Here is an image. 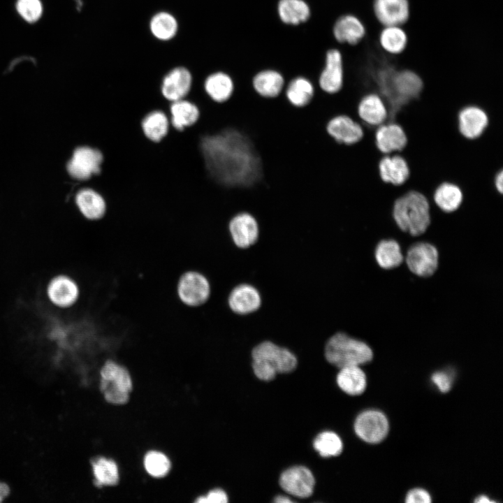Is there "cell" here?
I'll return each mask as SVG.
<instances>
[{
	"label": "cell",
	"instance_id": "1",
	"mask_svg": "<svg viewBox=\"0 0 503 503\" xmlns=\"http://www.w3.org/2000/svg\"><path fill=\"white\" fill-rule=\"evenodd\" d=\"M199 148L209 177L227 187H246L261 176V161L251 139L227 127L200 136Z\"/></svg>",
	"mask_w": 503,
	"mask_h": 503
},
{
	"label": "cell",
	"instance_id": "2",
	"mask_svg": "<svg viewBox=\"0 0 503 503\" xmlns=\"http://www.w3.org/2000/svg\"><path fill=\"white\" fill-rule=\"evenodd\" d=\"M430 203L423 194L409 191L395 201L392 215L402 232L418 237L425 234L430 224Z\"/></svg>",
	"mask_w": 503,
	"mask_h": 503
},
{
	"label": "cell",
	"instance_id": "3",
	"mask_svg": "<svg viewBox=\"0 0 503 503\" xmlns=\"http://www.w3.org/2000/svg\"><path fill=\"white\" fill-rule=\"evenodd\" d=\"M252 356L254 372L263 381L272 380L277 373L290 372L297 365V358L292 352L270 341L255 347Z\"/></svg>",
	"mask_w": 503,
	"mask_h": 503
},
{
	"label": "cell",
	"instance_id": "4",
	"mask_svg": "<svg viewBox=\"0 0 503 503\" xmlns=\"http://www.w3.org/2000/svg\"><path fill=\"white\" fill-rule=\"evenodd\" d=\"M325 356L328 363L340 369L370 362L373 358V352L363 341L339 332L327 342Z\"/></svg>",
	"mask_w": 503,
	"mask_h": 503
},
{
	"label": "cell",
	"instance_id": "5",
	"mask_svg": "<svg viewBox=\"0 0 503 503\" xmlns=\"http://www.w3.org/2000/svg\"><path fill=\"white\" fill-rule=\"evenodd\" d=\"M212 293V286L209 277L199 270H186L176 282V297L187 307L197 308L205 305Z\"/></svg>",
	"mask_w": 503,
	"mask_h": 503
},
{
	"label": "cell",
	"instance_id": "6",
	"mask_svg": "<svg viewBox=\"0 0 503 503\" xmlns=\"http://www.w3.org/2000/svg\"><path fill=\"white\" fill-rule=\"evenodd\" d=\"M101 389L105 400L110 403H126L132 388L128 370L114 360L105 361L101 370Z\"/></svg>",
	"mask_w": 503,
	"mask_h": 503
},
{
	"label": "cell",
	"instance_id": "7",
	"mask_svg": "<svg viewBox=\"0 0 503 503\" xmlns=\"http://www.w3.org/2000/svg\"><path fill=\"white\" fill-rule=\"evenodd\" d=\"M45 292L49 302L63 310L76 307L82 298V287L79 281L66 273L52 277L47 282Z\"/></svg>",
	"mask_w": 503,
	"mask_h": 503
},
{
	"label": "cell",
	"instance_id": "8",
	"mask_svg": "<svg viewBox=\"0 0 503 503\" xmlns=\"http://www.w3.org/2000/svg\"><path fill=\"white\" fill-rule=\"evenodd\" d=\"M103 155L100 150L87 145L77 146L66 164L68 175L78 182H86L101 170Z\"/></svg>",
	"mask_w": 503,
	"mask_h": 503
},
{
	"label": "cell",
	"instance_id": "9",
	"mask_svg": "<svg viewBox=\"0 0 503 503\" xmlns=\"http://www.w3.org/2000/svg\"><path fill=\"white\" fill-rule=\"evenodd\" d=\"M404 261L412 274L419 277H429L438 268L439 252L430 242H418L408 248Z\"/></svg>",
	"mask_w": 503,
	"mask_h": 503
},
{
	"label": "cell",
	"instance_id": "10",
	"mask_svg": "<svg viewBox=\"0 0 503 503\" xmlns=\"http://www.w3.org/2000/svg\"><path fill=\"white\" fill-rule=\"evenodd\" d=\"M228 233L235 245L245 249L254 245L258 238L260 227L256 217L242 211L234 214L228 223Z\"/></svg>",
	"mask_w": 503,
	"mask_h": 503
},
{
	"label": "cell",
	"instance_id": "11",
	"mask_svg": "<svg viewBox=\"0 0 503 503\" xmlns=\"http://www.w3.org/2000/svg\"><path fill=\"white\" fill-rule=\"evenodd\" d=\"M354 430L361 439L375 444L381 442L387 435L388 422L383 413L367 410L357 416Z\"/></svg>",
	"mask_w": 503,
	"mask_h": 503
},
{
	"label": "cell",
	"instance_id": "12",
	"mask_svg": "<svg viewBox=\"0 0 503 503\" xmlns=\"http://www.w3.org/2000/svg\"><path fill=\"white\" fill-rule=\"evenodd\" d=\"M344 75L341 52L337 49L329 50L326 55L324 67L319 73L318 87L325 93L336 94L342 88Z\"/></svg>",
	"mask_w": 503,
	"mask_h": 503
},
{
	"label": "cell",
	"instance_id": "13",
	"mask_svg": "<svg viewBox=\"0 0 503 503\" xmlns=\"http://www.w3.org/2000/svg\"><path fill=\"white\" fill-rule=\"evenodd\" d=\"M192 83V73L184 66H176L163 75L161 93L169 102L183 99L189 94Z\"/></svg>",
	"mask_w": 503,
	"mask_h": 503
},
{
	"label": "cell",
	"instance_id": "14",
	"mask_svg": "<svg viewBox=\"0 0 503 503\" xmlns=\"http://www.w3.org/2000/svg\"><path fill=\"white\" fill-rule=\"evenodd\" d=\"M314 477L311 471L304 466H294L285 470L280 476L279 484L290 495L300 498L312 495L314 486Z\"/></svg>",
	"mask_w": 503,
	"mask_h": 503
},
{
	"label": "cell",
	"instance_id": "15",
	"mask_svg": "<svg viewBox=\"0 0 503 503\" xmlns=\"http://www.w3.org/2000/svg\"><path fill=\"white\" fill-rule=\"evenodd\" d=\"M372 8L376 19L384 27L402 26L410 17L409 0H374Z\"/></svg>",
	"mask_w": 503,
	"mask_h": 503
},
{
	"label": "cell",
	"instance_id": "16",
	"mask_svg": "<svg viewBox=\"0 0 503 503\" xmlns=\"http://www.w3.org/2000/svg\"><path fill=\"white\" fill-rule=\"evenodd\" d=\"M326 129L336 142L347 145L358 143L363 136L362 124L346 115H337L330 118Z\"/></svg>",
	"mask_w": 503,
	"mask_h": 503
},
{
	"label": "cell",
	"instance_id": "17",
	"mask_svg": "<svg viewBox=\"0 0 503 503\" xmlns=\"http://www.w3.org/2000/svg\"><path fill=\"white\" fill-rule=\"evenodd\" d=\"M75 204L79 214L85 219L96 221L105 214L107 204L103 196L91 187H82L75 196Z\"/></svg>",
	"mask_w": 503,
	"mask_h": 503
},
{
	"label": "cell",
	"instance_id": "18",
	"mask_svg": "<svg viewBox=\"0 0 503 503\" xmlns=\"http://www.w3.org/2000/svg\"><path fill=\"white\" fill-rule=\"evenodd\" d=\"M375 143L384 155L399 153L407 144V136L398 124L385 122L376 129Z\"/></svg>",
	"mask_w": 503,
	"mask_h": 503
},
{
	"label": "cell",
	"instance_id": "19",
	"mask_svg": "<svg viewBox=\"0 0 503 503\" xmlns=\"http://www.w3.org/2000/svg\"><path fill=\"white\" fill-rule=\"evenodd\" d=\"M488 124L486 112L480 107L469 105L462 108L458 115L460 134L467 139L479 138Z\"/></svg>",
	"mask_w": 503,
	"mask_h": 503
},
{
	"label": "cell",
	"instance_id": "20",
	"mask_svg": "<svg viewBox=\"0 0 503 503\" xmlns=\"http://www.w3.org/2000/svg\"><path fill=\"white\" fill-rule=\"evenodd\" d=\"M227 303L230 309L238 314H246L256 311L261 306V296L253 286L242 284L230 291Z\"/></svg>",
	"mask_w": 503,
	"mask_h": 503
},
{
	"label": "cell",
	"instance_id": "21",
	"mask_svg": "<svg viewBox=\"0 0 503 503\" xmlns=\"http://www.w3.org/2000/svg\"><path fill=\"white\" fill-rule=\"evenodd\" d=\"M285 85L284 75L275 69L261 70L252 78V86L255 92L265 99H274L279 96Z\"/></svg>",
	"mask_w": 503,
	"mask_h": 503
},
{
	"label": "cell",
	"instance_id": "22",
	"mask_svg": "<svg viewBox=\"0 0 503 503\" xmlns=\"http://www.w3.org/2000/svg\"><path fill=\"white\" fill-rule=\"evenodd\" d=\"M358 115L360 123L378 126L385 123L388 118L386 106L381 97L377 93L364 95L358 104Z\"/></svg>",
	"mask_w": 503,
	"mask_h": 503
},
{
	"label": "cell",
	"instance_id": "23",
	"mask_svg": "<svg viewBox=\"0 0 503 503\" xmlns=\"http://www.w3.org/2000/svg\"><path fill=\"white\" fill-rule=\"evenodd\" d=\"M333 34L339 43L353 45L363 39L366 30L364 24L358 17L346 14L337 20L333 26Z\"/></svg>",
	"mask_w": 503,
	"mask_h": 503
},
{
	"label": "cell",
	"instance_id": "24",
	"mask_svg": "<svg viewBox=\"0 0 503 503\" xmlns=\"http://www.w3.org/2000/svg\"><path fill=\"white\" fill-rule=\"evenodd\" d=\"M203 89L211 100L219 103H224L231 97L234 92V80L226 72H212L204 79Z\"/></svg>",
	"mask_w": 503,
	"mask_h": 503
},
{
	"label": "cell",
	"instance_id": "25",
	"mask_svg": "<svg viewBox=\"0 0 503 503\" xmlns=\"http://www.w3.org/2000/svg\"><path fill=\"white\" fill-rule=\"evenodd\" d=\"M379 172L383 182L401 185L409 175L406 160L399 154H386L379 162Z\"/></svg>",
	"mask_w": 503,
	"mask_h": 503
},
{
	"label": "cell",
	"instance_id": "26",
	"mask_svg": "<svg viewBox=\"0 0 503 503\" xmlns=\"http://www.w3.org/2000/svg\"><path fill=\"white\" fill-rule=\"evenodd\" d=\"M283 93L291 105L302 108L312 101L314 94V85L308 78L296 75L286 82Z\"/></svg>",
	"mask_w": 503,
	"mask_h": 503
},
{
	"label": "cell",
	"instance_id": "27",
	"mask_svg": "<svg viewBox=\"0 0 503 503\" xmlns=\"http://www.w3.org/2000/svg\"><path fill=\"white\" fill-rule=\"evenodd\" d=\"M169 113L170 126L177 131L194 125L200 115L197 105L186 99L170 102Z\"/></svg>",
	"mask_w": 503,
	"mask_h": 503
},
{
	"label": "cell",
	"instance_id": "28",
	"mask_svg": "<svg viewBox=\"0 0 503 503\" xmlns=\"http://www.w3.org/2000/svg\"><path fill=\"white\" fill-rule=\"evenodd\" d=\"M404 257L400 244L391 238L381 240L374 249L375 261L384 270L399 267Z\"/></svg>",
	"mask_w": 503,
	"mask_h": 503
},
{
	"label": "cell",
	"instance_id": "29",
	"mask_svg": "<svg viewBox=\"0 0 503 503\" xmlns=\"http://www.w3.org/2000/svg\"><path fill=\"white\" fill-rule=\"evenodd\" d=\"M140 126L143 134L148 140L154 143H159L168 133L170 120L164 112L154 110L143 117Z\"/></svg>",
	"mask_w": 503,
	"mask_h": 503
},
{
	"label": "cell",
	"instance_id": "30",
	"mask_svg": "<svg viewBox=\"0 0 503 503\" xmlns=\"http://www.w3.org/2000/svg\"><path fill=\"white\" fill-rule=\"evenodd\" d=\"M379 43L386 53L398 55L402 53L408 45V36L400 25L384 26L379 35Z\"/></svg>",
	"mask_w": 503,
	"mask_h": 503
},
{
	"label": "cell",
	"instance_id": "31",
	"mask_svg": "<svg viewBox=\"0 0 503 503\" xmlns=\"http://www.w3.org/2000/svg\"><path fill=\"white\" fill-rule=\"evenodd\" d=\"M337 383L346 393L358 395L365 389L366 377L359 366H347L340 368L337 376Z\"/></svg>",
	"mask_w": 503,
	"mask_h": 503
},
{
	"label": "cell",
	"instance_id": "32",
	"mask_svg": "<svg viewBox=\"0 0 503 503\" xmlns=\"http://www.w3.org/2000/svg\"><path fill=\"white\" fill-rule=\"evenodd\" d=\"M463 196L460 188L455 184L444 182L440 184L433 194V201L444 212L451 213L458 209Z\"/></svg>",
	"mask_w": 503,
	"mask_h": 503
},
{
	"label": "cell",
	"instance_id": "33",
	"mask_svg": "<svg viewBox=\"0 0 503 503\" xmlns=\"http://www.w3.org/2000/svg\"><path fill=\"white\" fill-rule=\"evenodd\" d=\"M277 13L284 23L298 25L309 19L310 8L304 0H279Z\"/></svg>",
	"mask_w": 503,
	"mask_h": 503
},
{
	"label": "cell",
	"instance_id": "34",
	"mask_svg": "<svg viewBox=\"0 0 503 503\" xmlns=\"http://www.w3.org/2000/svg\"><path fill=\"white\" fill-rule=\"evenodd\" d=\"M150 29L156 38L161 41H168L176 35L178 24L173 15L168 12L161 11L152 17Z\"/></svg>",
	"mask_w": 503,
	"mask_h": 503
},
{
	"label": "cell",
	"instance_id": "35",
	"mask_svg": "<svg viewBox=\"0 0 503 503\" xmlns=\"http://www.w3.org/2000/svg\"><path fill=\"white\" fill-rule=\"evenodd\" d=\"M96 486H113L119 479L118 469L115 462L101 458L92 463Z\"/></svg>",
	"mask_w": 503,
	"mask_h": 503
},
{
	"label": "cell",
	"instance_id": "36",
	"mask_svg": "<svg viewBox=\"0 0 503 503\" xmlns=\"http://www.w3.org/2000/svg\"><path fill=\"white\" fill-rule=\"evenodd\" d=\"M314 447L322 457L336 456L342 451V442L333 432L326 431L319 434L314 440Z\"/></svg>",
	"mask_w": 503,
	"mask_h": 503
},
{
	"label": "cell",
	"instance_id": "37",
	"mask_svg": "<svg viewBox=\"0 0 503 503\" xmlns=\"http://www.w3.org/2000/svg\"><path fill=\"white\" fill-rule=\"evenodd\" d=\"M144 465L146 471L151 476L162 477L168 474L170 467V462L164 454L156 451H151L145 455Z\"/></svg>",
	"mask_w": 503,
	"mask_h": 503
},
{
	"label": "cell",
	"instance_id": "38",
	"mask_svg": "<svg viewBox=\"0 0 503 503\" xmlns=\"http://www.w3.org/2000/svg\"><path fill=\"white\" fill-rule=\"evenodd\" d=\"M16 9L20 15L30 23L38 21L43 13L40 0H17Z\"/></svg>",
	"mask_w": 503,
	"mask_h": 503
},
{
	"label": "cell",
	"instance_id": "39",
	"mask_svg": "<svg viewBox=\"0 0 503 503\" xmlns=\"http://www.w3.org/2000/svg\"><path fill=\"white\" fill-rule=\"evenodd\" d=\"M432 382L443 393L448 392L452 386V378L446 372H437L431 377Z\"/></svg>",
	"mask_w": 503,
	"mask_h": 503
},
{
	"label": "cell",
	"instance_id": "40",
	"mask_svg": "<svg viewBox=\"0 0 503 503\" xmlns=\"http://www.w3.org/2000/svg\"><path fill=\"white\" fill-rule=\"evenodd\" d=\"M405 501L407 503H429L431 502V497L426 490L414 488L407 493Z\"/></svg>",
	"mask_w": 503,
	"mask_h": 503
},
{
	"label": "cell",
	"instance_id": "41",
	"mask_svg": "<svg viewBox=\"0 0 503 503\" xmlns=\"http://www.w3.org/2000/svg\"><path fill=\"white\" fill-rule=\"evenodd\" d=\"M198 503H226L228 497L224 491L216 489L210 491L206 496L200 497L196 501Z\"/></svg>",
	"mask_w": 503,
	"mask_h": 503
},
{
	"label": "cell",
	"instance_id": "42",
	"mask_svg": "<svg viewBox=\"0 0 503 503\" xmlns=\"http://www.w3.org/2000/svg\"><path fill=\"white\" fill-rule=\"evenodd\" d=\"M494 183L498 192L503 194V170L496 174Z\"/></svg>",
	"mask_w": 503,
	"mask_h": 503
},
{
	"label": "cell",
	"instance_id": "43",
	"mask_svg": "<svg viewBox=\"0 0 503 503\" xmlns=\"http://www.w3.org/2000/svg\"><path fill=\"white\" fill-rule=\"evenodd\" d=\"M8 486L3 483H0V502L8 495Z\"/></svg>",
	"mask_w": 503,
	"mask_h": 503
},
{
	"label": "cell",
	"instance_id": "44",
	"mask_svg": "<svg viewBox=\"0 0 503 503\" xmlns=\"http://www.w3.org/2000/svg\"><path fill=\"white\" fill-rule=\"evenodd\" d=\"M274 502H277V503H290V502L291 503V502H293V501L291 499H289V497H285L284 495L277 496L275 498Z\"/></svg>",
	"mask_w": 503,
	"mask_h": 503
},
{
	"label": "cell",
	"instance_id": "45",
	"mask_svg": "<svg viewBox=\"0 0 503 503\" xmlns=\"http://www.w3.org/2000/svg\"><path fill=\"white\" fill-rule=\"evenodd\" d=\"M474 502L483 503V502H491L492 501L490 500L488 497L481 495V496L478 497L476 500H474Z\"/></svg>",
	"mask_w": 503,
	"mask_h": 503
}]
</instances>
